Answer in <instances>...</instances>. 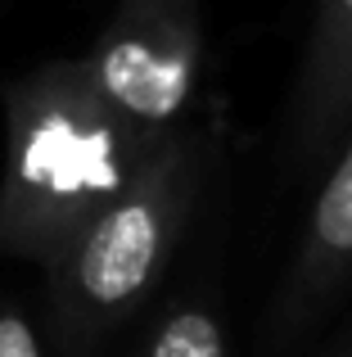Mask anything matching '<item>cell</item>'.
<instances>
[{
  "label": "cell",
  "mask_w": 352,
  "mask_h": 357,
  "mask_svg": "<svg viewBox=\"0 0 352 357\" xmlns=\"http://www.w3.org/2000/svg\"><path fill=\"white\" fill-rule=\"evenodd\" d=\"M163 131H145L99 96L86 63H54L9 96L0 244L54 262L131 181Z\"/></svg>",
  "instance_id": "cell-1"
},
{
  "label": "cell",
  "mask_w": 352,
  "mask_h": 357,
  "mask_svg": "<svg viewBox=\"0 0 352 357\" xmlns=\"http://www.w3.org/2000/svg\"><path fill=\"white\" fill-rule=\"evenodd\" d=\"M199 181V140L163 131L136 163L131 181L50 262L59 331L68 344H86L118 326L154 289L194 213Z\"/></svg>",
  "instance_id": "cell-2"
},
{
  "label": "cell",
  "mask_w": 352,
  "mask_h": 357,
  "mask_svg": "<svg viewBox=\"0 0 352 357\" xmlns=\"http://www.w3.org/2000/svg\"><path fill=\"white\" fill-rule=\"evenodd\" d=\"M199 0H122L86 59L90 82L145 131H168L199 82Z\"/></svg>",
  "instance_id": "cell-3"
},
{
  "label": "cell",
  "mask_w": 352,
  "mask_h": 357,
  "mask_svg": "<svg viewBox=\"0 0 352 357\" xmlns=\"http://www.w3.org/2000/svg\"><path fill=\"white\" fill-rule=\"evenodd\" d=\"M348 285H352V140L317 190L307 227L298 236V253L285 271L280 294L271 298L262 317L257 357H294L303 344H312Z\"/></svg>",
  "instance_id": "cell-4"
},
{
  "label": "cell",
  "mask_w": 352,
  "mask_h": 357,
  "mask_svg": "<svg viewBox=\"0 0 352 357\" xmlns=\"http://www.w3.org/2000/svg\"><path fill=\"white\" fill-rule=\"evenodd\" d=\"M352 131V0H321L289 96V167L317 172L321 158Z\"/></svg>",
  "instance_id": "cell-5"
},
{
  "label": "cell",
  "mask_w": 352,
  "mask_h": 357,
  "mask_svg": "<svg viewBox=\"0 0 352 357\" xmlns=\"http://www.w3.org/2000/svg\"><path fill=\"white\" fill-rule=\"evenodd\" d=\"M141 357H230V344L208 303H176L154 326Z\"/></svg>",
  "instance_id": "cell-6"
},
{
  "label": "cell",
  "mask_w": 352,
  "mask_h": 357,
  "mask_svg": "<svg viewBox=\"0 0 352 357\" xmlns=\"http://www.w3.org/2000/svg\"><path fill=\"white\" fill-rule=\"evenodd\" d=\"M0 357H45L32 321L18 307H0Z\"/></svg>",
  "instance_id": "cell-7"
},
{
  "label": "cell",
  "mask_w": 352,
  "mask_h": 357,
  "mask_svg": "<svg viewBox=\"0 0 352 357\" xmlns=\"http://www.w3.org/2000/svg\"><path fill=\"white\" fill-rule=\"evenodd\" d=\"M312 357H352V312H348V321L339 326L326 344H317V349H312Z\"/></svg>",
  "instance_id": "cell-8"
}]
</instances>
